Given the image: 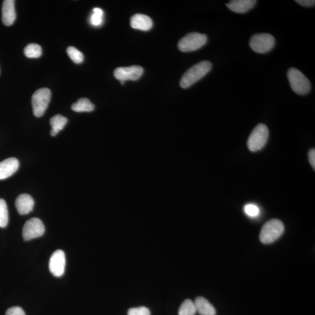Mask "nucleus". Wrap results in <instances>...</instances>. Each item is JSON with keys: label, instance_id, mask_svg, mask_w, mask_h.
<instances>
[{"label": "nucleus", "instance_id": "f257e3e1", "mask_svg": "<svg viewBox=\"0 0 315 315\" xmlns=\"http://www.w3.org/2000/svg\"><path fill=\"white\" fill-rule=\"evenodd\" d=\"M212 68V64L209 61H203L194 65L184 73L180 79V85L187 88L195 84L208 74Z\"/></svg>", "mask_w": 315, "mask_h": 315}, {"label": "nucleus", "instance_id": "f03ea898", "mask_svg": "<svg viewBox=\"0 0 315 315\" xmlns=\"http://www.w3.org/2000/svg\"><path fill=\"white\" fill-rule=\"evenodd\" d=\"M284 232V225L278 219H273L263 225L260 233V240L264 244H270L278 240Z\"/></svg>", "mask_w": 315, "mask_h": 315}, {"label": "nucleus", "instance_id": "7ed1b4c3", "mask_svg": "<svg viewBox=\"0 0 315 315\" xmlns=\"http://www.w3.org/2000/svg\"><path fill=\"white\" fill-rule=\"evenodd\" d=\"M287 77L292 90L296 94L300 95H306L311 90V84L303 73L295 68L288 70Z\"/></svg>", "mask_w": 315, "mask_h": 315}, {"label": "nucleus", "instance_id": "20e7f679", "mask_svg": "<svg viewBox=\"0 0 315 315\" xmlns=\"http://www.w3.org/2000/svg\"><path fill=\"white\" fill-rule=\"evenodd\" d=\"M269 136L268 127L264 124H259L253 129L248 139V148L252 152L260 151L265 147Z\"/></svg>", "mask_w": 315, "mask_h": 315}, {"label": "nucleus", "instance_id": "39448f33", "mask_svg": "<svg viewBox=\"0 0 315 315\" xmlns=\"http://www.w3.org/2000/svg\"><path fill=\"white\" fill-rule=\"evenodd\" d=\"M208 40V37L205 34L190 33L180 40L178 48L183 52H193L205 46Z\"/></svg>", "mask_w": 315, "mask_h": 315}, {"label": "nucleus", "instance_id": "423d86ee", "mask_svg": "<svg viewBox=\"0 0 315 315\" xmlns=\"http://www.w3.org/2000/svg\"><path fill=\"white\" fill-rule=\"evenodd\" d=\"M275 37L269 34L254 35L249 41L250 48L254 52L260 54L270 52L275 47Z\"/></svg>", "mask_w": 315, "mask_h": 315}, {"label": "nucleus", "instance_id": "0eeeda50", "mask_svg": "<svg viewBox=\"0 0 315 315\" xmlns=\"http://www.w3.org/2000/svg\"><path fill=\"white\" fill-rule=\"evenodd\" d=\"M51 98L49 89L44 88L35 92L32 98L33 112L37 117L42 116L48 107Z\"/></svg>", "mask_w": 315, "mask_h": 315}, {"label": "nucleus", "instance_id": "6e6552de", "mask_svg": "<svg viewBox=\"0 0 315 315\" xmlns=\"http://www.w3.org/2000/svg\"><path fill=\"white\" fill-rule=\"evenodd\" d=\"M45 231L44 224L40 219L33 218L29 219L25 224L22 230V236L25 241L42 237Z\"/></svg>", "mask_w": 315, "mask_h": 315}, {"label": "nucleus", "instance_id": "1a4fd4ad", "mask_svg": "<svg viewBox=\"0 0 315 315\" xmlns=\"http://www.w3.org/2000/svg\"><path fill=\"white\" fill-rule=\"evenodd\" d=\"M144 70L141 67L133 66L127 68H119L114 70V76L123 85L128 80L136 81L141 77Z\"/></svg>", "mask_w": 315, "mask_h": 315}, {"label": "nucleus", "instance_id": "9d476101", "mask_svg": "<svg viewBox=\"0 0 315 315\" xmlns=\"http://www.w3.org/2000/svg\"><path fill=\"white\" fill-rule=\"evenodd\" d=\"M66 256L62 250H57L51 256L49 268L51 273L56 278L62 277L65 271Z\"/></svg>", "mask_w": 315, "mask_h": 315}, {"label": "nucleus", "instance_id": "9b49d317", "mask_svg": "<svg viewBox=\"0 0 315 315\" xmlns=\"http://www.w3.org/2000/svg\"><path fill=\"white\" fill-rule=\"evenodd\" d=\"M20 162L14 157L0 162V180H4L12 176L18 170Z\"/></svg>", "mask_w": 315, "mask_h": 315}, {"label": "nucleus", "instance_id": "f8f14e48", "mask_svg": "<svg viewBox=\"0 0 315 315\" xmlns=\"http://www.w3.org/2000/svg\"><path fill=\"white\" fill-rule=\"evenodd\" d=\"M34 205L33 197L28 194H22L15 200L16 209L21 215H26L33 211Z\"/></svg>", "mask_w": 315, "mask_h": 315}, {"label": "nucleus", "instance_id": "ddd939ff", "mask_svg": "<svg viewBox=\"0 0 315 315\" xmlns=\"http://www.w3.org/2000/svg\"><path fill=\"white\" fill-rule=\"evenodd\" d=\"M16 19L15 1L5 0L2 3V21L5 26L9 27L14 24Z\"/></svg>", "mask_w": 315, "mask_h": 315}, {"label": "nucleus", "instance_id": "4468645a", "mask_svg": "<svg viewBox=\"0 0 315 315\" xmlns=\"http://www.w3.org/2000/svg\"><path fill=\"white\" fill-rule=\"evenodd\" d=\"M256 2L255 0H232L226 5L232 11L243 14L252 9Z\"/></svg>", "mask_w": 315, "mask_h": 315}, {"label": "nucleus", "instance_id": "2eb2a0df", "mask_svg": "<svg viewBox=\"0 0 315 315\" xmlns=\"http://www.w3.org/2000/svg\"><path fill=\"white\" fill-rule=\"evenodd\" d=\"M131 27L143 31L150 30L153 25V22L148 16L143 14H136L133 15L130 20Z\"/></svg>", "mask_w": 315, "mask_h": 315}, {"label": "nucleus", "instance_id": "dca6fc26", "mask_svg": "<svg viewBox=\"0 0 315 315\" xmlns=\"http://www.w3.org/2000/svg\"><path fill=\"white\" fill-rule=\"evenodd\" d=\"M194 303L197 313L200 315H216L217 314L214 306L205 298L197 297Z\"/></svg>", "mask_w": 315, "mask_h": 315}, {"label": "nucleus", "instance_id": "f3484780", "mask_svg": "<svg viewBox=\"0 0 315 315\" xmlns=\"http://www.w3.org/2000/svg\"><path fill=\"white\" fill-rule=\"evenodd\" d=\"M68 122V119L61 114H56L52 117L50 120V125L52 127L50 132L51 135L52 136H56L63 129Z\"/></svg>", "mask_w": 315, "mask_h": 315}, {"label": "nucleus", "instance_id": "a211bd4d", "mask_svg": "<svg viewBox=\"0 0 315 315\" xmlns=\"http://www.w3.org/2000/svg\"><path fill=\"white\" fill-rule=\"evenodd\" d=\"M71 109L76 112H90L95 109V106L87 98L79 99L71 106Z\"/></svg>", "mask_w": 315, "mask_h": 315}, {"label": "nucleus", "instance_id": "6ab92c4d", "mask_svg": "<svg viewBox=\"0 0 315 315\" xmlns=\"http://www.w3.org/2000/svg\"><path fill=\"white\" fill-rule=\"evenodd\" d=\"M24 54L28 58L37 59L42 55V50L39 44L31 43L25 47Z\"/></svg>", "mask_w": 315, "mask_h": 315}, {"label": "nucleus", "instance_id": "aec40b11", "mask_svg": "<svg viewBox=\"0 0 315 315\" xmlns=\"http://www.w3.org/2000/svg\"><path fill=\"white\" fill-rule=\"evenodd\" d=\"M197 313L195 305L192 300H186L180 305L179 315H195Z\"/></svg>", "mask_w": 315, "mask_h": 315}, {"label": "nucleus", "instance_id": "412c9836", "mask_svg": "<svg viewBox=\"0 0 315 315\" xmlns=\"http://www.w3.org/2000/svg\"><path fill=\"white\" fill-rule=\"evenodd\" d=\"M8 223V211L7 203L0 199V228L7 227Z\"/></svg>", "mask_w": 315, "mask_h": 315}, {"label": "nucleus", "instance_id": "4be33fe9", "mask_svg": "<svg viewBox=\"0 0 315 315\" xmlns=\"http://www.w3.org/2000/svg\"><path fill=\"white\" fill-rule=\"evenodd\" d=\"M67 53L72 61L76 64H80L84 61L83 54L74 47H69L67 49Z\"/></svg>", "mask_w": 315, "mask_h": 315}, {"label": "nucleus", "instance_id": "5701e85b", "mask_svg": "<svg viewBox=\"0 0 315 315\" xmlns=\"http://www.w3.org/2000/svg\"><path fill=\"white\" fill-rule=\"evenodd\" d=\"M104 12L103 9L100 8H95L93 9V14L90 18V22L94 27L100 26L103 23Z\"/></svg>", "mask_w": 315, "mask_h": 315}, {"label": "nucleus", "instance_id": "b1692460", "mask_svg": "<svg viewBox=\"0 0 315 315\" xmlns=\"http://www.w3.org/2000/svg\"><path fill=\"white\" fill-rule=\"evenodd\" d=\"M244 211L246 214L250 217H256L260 213L258 207L254 204H247L244 207Z\"/></svg>", "mask_w": 315, "mask_h": 315}, {"label": "nucleus", "instance_id": "393cba45", "mask_svg": "<svg viewBox=\"0 0 315 315\" xmlns=\"http://www.w3.org/2000/svg\"><path fill=\"white\" fill-rule=\"evenodd\" d=\"M127 315H151V313L147 307H141L130 309Z\"/></svg>", "mask_w": 315, "mask_h": 315}, {"label": "nucleus", "instance_id": "a878e982", "mask_svg": "<svg viewBox=\"0 0 315 315\" xmlns=\"http://www.w3.org/2000/svg\"><path fill=\"white\" fill-rule=\"evenodd\" d=\"M5 315H26V314L21 307H14L9 308L6 311Z\"/></svg>", "mask_w": 315, "mask_h": 315}, {"label": "nucleus", "instance_id": "bb28decb", "mask_svg": "<svg viewBox=\"0 0 315 315\" xmlns=\"http://www.w3.org/2000/svg\"><path fill=\"white\" fill-rule=\"evenodd\" d=\"M295 2H297L302 6H304V7H314L315 4L314 0H296Z\"/></svg>", "mask_w": 315, "mask_h": 315}, {"label": "nucleus", "instance_id": "cd10ccee", "mask_svg": "<svg viewBox=\"0 0 315 315\" xmlns=\"http://www.w3.org/2000/svg\"><path fill=\"white\" fill-rule=\"evenodd\" d=\"M309 161H310V164L312 167L315 170V148L311 149L309 151L308 154Z\"/></svg>", "mask_w": 315, "mask_h": 315}]
</instances>
